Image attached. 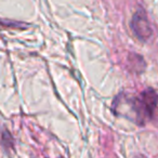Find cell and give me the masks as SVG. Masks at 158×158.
<instances>
[{
  "instance_id": "cell-1",
  "label": "cell",
  "mask_w": 158,
  "mask_h": 158,
  "mask_svg": "<svg viewBox=\"0 0 158 158\" xmlns=\"http://www.w3.org/2000/svg\"><path fill=\"white\" fill-rule=\"evenodd\" d=\"M133 112V119L139 126H143L146 121L153 119L157 106V94L154 89L143 91L139 97L126 100Z\"/></svg>"
},
{
  "instance_id": "cell-2",
  "label": "cell",
  "mask_w": 158,
  "mask_h": 158,
  "mask_svg": "<svg viewBox=\"0 0 158 158\" xmlns=\"http://www.w3.org/2000/svg\"><path fill=\"white\" fill-rule=\"evenodd\" d=\"M131 28L134 31V34L144 41L151 38L152 34H153L151 23L147 19L146 14L142 10L138 11L133 15V19L131 21Z\"/></svg>"
},
{
  "instance_id": "cell-3",
  "label": "cell",
  "mask_w": 158,
  "mask_h": 158,
  "mask_svg": "<svg viewBox=\"0 0 158 158\" xmlns=\"http://www.w3.org/2000/svg\"><path fill=\"white\" fill-rule=\"evenodd\" d=\"M140 158H144V157H140Z\"/></svg>"
}]
</instances>
